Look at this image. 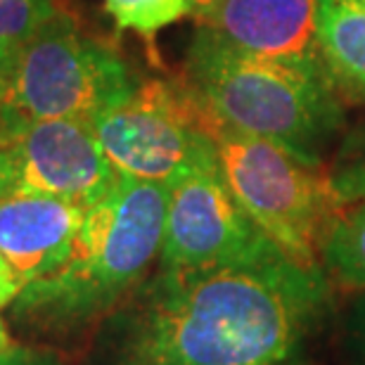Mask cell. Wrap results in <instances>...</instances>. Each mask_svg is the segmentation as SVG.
<instances>
[{
  "instance_id": "6da1fadb",
  "label": "cell",
  "mask_w": 365,
  "mask_h": 365,
  "mask_svg": "<svg viewBox=\"0 0 365 365\" xmlns=\"http://www.w3.org/2000/svg\"><path fill=\"white\" fill-rule=\"evenodd\" d=\"M325 304L323 268L280 250L209 271H162L114 318L107 365H282Z\"/></svg>"
},
{
  "instance_id": "7a4b0ae2",
  "label": "cell",
  "mask_w": 365,
  "mask_h": 365,
  "mask_svg": "<svg viewBox=\"0 0 365 365\" xmlns=\"http://www.w3.org/2000/svg\"><path fill=\"white\" fill-rule=\"evenodd\" d=\"M166 202V185L119 176L86 209L64 264L19 289L10 304L17 327L64 334L114 311L162 252Z\"/></svg>"
},
{
  "instance_id": "3957f363",
  "label": "cell",
  "mask_w": 365,
  "mask_h": 365,
  "mask_svg": "<svg viewBox=\"0 0 365 365\" xmlns=\"http://www.w3.org/2000/svg\"><path fill=\"white\" fill-rule=\"evenodd\" d=\"M182 81L218 126L271 140L309 164H320V150L341 123L327 67L242 53L202 26Z\"/></svg>"
},
{
  "instance_id": "277c9868",
  "label": "cell",
  "mask_w": 365,
  "mask_h": 365,
  "mask_svg": "<svg viewBox=\"0 0 365 365\" xmlns=\"http://www.w3.org/2000/svg\"><path fill=\"white\" fill-rule=\"evenodd\" d=\"M218 166L235 200L282 254L304 268L320 266V245L339 216L330 173L264 138L214 121Z\"/></svg>"
},
{
  "instance_id": "5b68a950",
  "label": "cell",
  "mask_w": 365,
  "mask_h": 365,
  "mask_svg": "<svg viewBox=\"0 0 365 365\" xmlns=\"http://www.w3.org/2000/svg\"><path fill=\"white\" fill-rule=\"evenodd\" d=\"M138 81L105 43L86 36L74 17L57 12L14 53L0 128L26 119H83L126 102Z\"/></svg>"
},
{
  "instance_id": "8992f818",
  "label": "cell",
  "mask_w": 365,
  "mask_h": 365,
  "mask_svg": "<svg viewBox=\"0 0 365 365\" xmlns=\"http://www.w3.org/2000/svg\"><path fill=\"white\" fill-rule=\"evenodd\" d=\"M93 130L119 176L166 187L216 155L214 119L185 81L138 83L126 102L93 121Z\"/></svg>"
},
{
  "instance_id": "52a82bcc",
  "label": "cell",
  "mask_w": 365,
  "mask_h": 365,
  "mask_svg": "<svg viewBox=\"0 0 365 365\" xmlns=\"http://www.w3.org/2000/svg\"><path fill=\"white\" fill-rule=\"evenodd\" d=\"M275 242L240 207L211 155L169 187L162 271H209L259 259Z\"/></svg>"
},
{
  "instance_id": "ba28073f",
  "label": "cell",
  "mask_w": 365,
  "mask_h": 365,
  "mask_svg": "<svg viewBox=\"0 0 365 365\" xmlns=\"http://www.w3.org/2000/svg\"><path fill=\"white\" fill-rule=\"evenodd\" d=\"M119 173L83 119H26L0 128V197L41 192L88 209Z\"/></svg>"
},
{
  "instance_id": "9c48e42d",
  "label": "cell",
  "mask_w": 365,
  "mask_h": 365,
  "mask_svg": "<svg viewBox=\"0 0 365 365\" xmlns=\"http://www.w3.org/2000/svg\"><path fill=\"white\" fill-rule=\"evenodd\" d=\"M318 10L320 0H221L197 17V26L242 53L325 67Z\"/></svg>"
},
{
  "instance_id": "30bf717a",
  "label": "cell",
  "mask_w": 365,
  "mask_h": 365,
  "mask_svg": "<svg viewBox=\"0 0 365 365\" xmlns=\"http://www.w3.org/2000/svg\"><path fill=\"white\" fill-rule=\"evenodd\" d=\"M83 216V207L62 197L41 192L0 197V257L21 287L64 264Z\"/></svg>"
},
{
  "instance_id": "8fae6325",
  "label": "cell",
  "mask_w": 365,
  "mask_h": 365,
  "mask_svg": "<svg viewBox=\"0 0 365 365\" xmlns=\"http://www.w3.org/2000/svg\"><path fill=\"white\" fill-rule=\"evenodd\" d=\"M318 41L327 74L351 98L365 102V10L351 0H320Z\"/></svg>"
},
{
  "instance_id": "7c38bea8",
  "label": "cell",
  "mask_w": 365,
  "mask_h": 365,
  "mask_svg": "<svg viewBox=\"0 0 365 365\" xmlns=\"http://www.w3.org/2000/svg\"><path fill=\"white\" fill-rule=\"evenodd\" d=\"M327 277L349 289H365V202L341 209L320 245Z\"/></svg>"
},
{
  "instance_id": "4fadbf2b",
  "label": "cell",
  "mask_w": 365,
  "mask_h": 365,
  "mask_svg": "<svg viewBox=\"0 0 365 365\" xmlns=\"http://www.w3.org/2000/svg\"><path fill=\"white\" fill-rule=\"evenodd\" d=\"M105 7L119 29H130L148 38L190 14L185 0H105Z\"/></svg>"
},
{
  "instance_id": "5bb4252c",
  "label": "cell",
  "mask_w": 365,
  "mask_h": 365,
  "mask_svg": "<svg viewBox=\"0 0 365 365\" xmlns=\"http://www.w3.org/2000/svg\"><path fill=\"white\" fill-rule=\"evenodd\" d=\"M55 14V0H0V46L19 48Z\"/></svg>"
},
{
  "instance_id": "9a60e30c",
  "label": "cell",
  "mask_w": 365,
  "mask_h": 365,
  "mask_svg": "<svg viewBox=\"0 0 365 365\" xmlns=\"http://www.w3.org/2000/svg\"><path fill=\"white\" fill-rule=\"evenodd\" d=\"M330 180L341 209L365 202V128L344 143Z\"/></svg>"
},
{
  "instance_id": "2e32d148",
  "label": "cell",
  "mask_w": 365,
  "mask_h": 365,
  "mask_svg": "<svg viewBox=\"0 0 365 365\" xmlns=\"http://www.w3.org/2000/svg\"><path fill=\"white\" fill-rule=\"evenodd\" d=\"M0 365H64L55 354L31 346H7L0 351Z\"/></svg>"
},
{
  "instance_id": "e0dca14e",
  "label": "cell",
  "mask_w": 365,
  "mask_h": 365,
  "mask_svg": "<svg viewBox=\"0 0 365 365\" xmlns=\"http://www.w3.org/2000/svg\"><path fill=\"white\" fill-rule=\"evenodd\" d=\"M14 53H17V48L0 46V123H3L7 91H10V78H12V67H14Z\"/></svg>"
},
{
  "instance_id": "ac0fdd59",
  "label": "cell",
  "mask_w": 365,
  "mask_h": 365,
  "mask_svg": "<svg viewBox=\"0 0 365 365\" xmlns=\"http://www.w3.org/2000/svg\"><path fill=\"white\" fill-rule=\"evenodd\" d=\"M351 341H354V349H356V354H359L361 363L365 365V289L359 297V302H356L354 313H351Z\"/></svg>"
},
{
  "instance_id": "d6986e66",
  "label": "cell",
  "mask_w": 365,
  "mask_h": 365,
  "mask_svg": "<svg viewBox=\"0 0 365 365\" xmlns=\"http://www.w3.org/2000/svg\"><path fill=\"white\" fill-rule=\"evenodd\" d=\"M19 289H21V282L17 280L12 268L7 266V261L0 257V309L10 306L14 299H17Z\"/></svg>"
},
{
  "instance_id": "ffe728a7",
  "label": "cell",
  "mask_w": 365,
  "mask_h": 365,
  "mask_svg": "<svg viewBox=\"0 0 365 365\" xmlns=\"http://www.w3.org/2000/svg\"><path fill=\"white\" fill-rule=\"evenodd\" d=\"M185 3H187L190 14H195V17H202L204 12H209L211 7L218 5L221 0H185Z\"/></svg>"
},
{
  "instance_id": "44dd1931",
  "label": "cell",
  "mask_w": 365,
  "mask_h": 365,
  "mask_svg": "<svg viewBox=\"0 0 365 365\" xmlns=\"http://www.w3.org/2000/svg\"><path fill=\"white\" fill-rule=\"evenodd\" d=\"M7 346H12V339H10V330H7V323L0 318V351Z\"/></svg>"
},
{
  "instance_id": "7402d4cb",
  "label": "cell",
  "mask_w": 365,
  "mask_h": 365,
  "mask_svg": "<svg viewBox=\"0 0 365 365\" xmlns=\"http://www.w3.org/2000/svg\"><path fill=\"white\" fill-rule=\"evenodd\" d=\"M351 3H356V5H361L363 10H365V0H351Z\"/></svg>"
}]
</instances>
